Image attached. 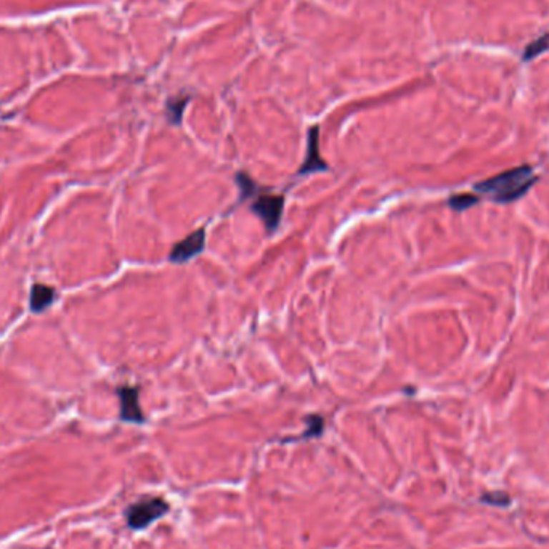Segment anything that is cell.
Segmentation results:
<instances>
[{
  "label": "cell",
  "instance_id": "cell-1",
  "mask_svg": "<svg viewBox=\"0 0 549 549\" xmlns=\"http://www.w3.org/2000/svg\"><path fill=\"white\" fill-rule=\"evenodd\" d=\"M537 180V175L533 174L530 166H520L513 171L503 172L500 175L480 182L475 185L477 192L487 194L490 199L496 202H509L519 199L522 194H525L530 187Z\"/></svg>",
  "mask_w": 549,
  "mask_h": 549
},
{
  "label": "cell",
  "instance_id": "cell-2",
  "mask_svg": "<svg viewBox=\"0 0 549 549\" xmlns=\"http://www.w3.org/2000/svg\"><path fill=\"white\" fill-rule=\"evenodd\" d=\"M169 511V505L162 498H148L139 503H134L127 508L126 519L130 528L143 530L154 520H158Z\"/></svg>",
  "mask_w": 549,
  "mask_h": 549
},
{
  "label": "cell",
  "instance_id": "cell-3",
  "mask_svg": "<svg viewBox=\"0 0 549 549\" xmlns=\"http://www.w3.org/2000/svg\"><path fill=\"white\" fill-rule=\"evenodd\" d=\"M252 212L262 220L267 232L273 233L278 230L281 217L285 211V196L281 194H259L251 204Z\"/></svg>",
  "mask_w": 549,
  "mask_h": 549
},
{
  "label": "cell",
  "instance_id": "cell-4",
  "mask_svg": "<svg viewBox=\"0 0 549 549\" xmlns=\"http://www.w3.org/2000/svg\"><path fill=\"white\" fill-rule=\"evenodd\" d=\"M204 246H206V232L204 228H199V230L189 233L187 238L179 241L177 244H174L169 259H171L174 264H185L188 260H192L193 257L198 256V254H201L202 249H204Z\"/></svg>",
  "mask_w": 549,
  "mask_h": 549
},
{
  "label": "cell",
  "instance_id": "cell-5",
  "mask_svg": "<svg viewBox=\"0 0 549 549\" xmlns=\"http://www.w3.org/2000/svg\"><path fill=\"white\" fill-rule=\"evenodd\" d=\"M117 395L121 398V420L126 422L142 424L145 422V416L140 408L139 402V389L124 385L117 389Z\"/></svg>",
  "mask_w": 549,
  "mask_h": 549
},
{
  "label": "cell",
  "instance_id": "cell-6",
  "mask_svg": "<svg viewBox=\"0 0 549 549\" xmlns=\"http://www.w3.org/2000/svg\"><path fill=\"white\" fill-rule=\"evenodd\" d=\"M320 130L318 126H313L309 130V140H307V156L304 164L299 169V175H305V174H312V172H318V171H326L328 169V164L322 159L320 156Z\"/></svg>",
  "mask_w": 549,
  "mask_h": 549
},
{
  "label": "cell",
  "instance_id": "cell-7",
  "mask_svg": "<svg viewBox=\"0 0 549 549\" xmlns=\"http://www.w3.org/2000/svg\"><path fill=\"white\" fill-rule=\"evenodd\" d=\"M55 290L47 285H34L31 290V309L32 312H44L55 300Z\"/></svg>",
  "mask_w": 549,
  "mask_h": 549
},
{
  "label": "cell",
  "instance_id": "cell-8",
  "mask_svg": "<svg viewBox=\"0 0 549 549\" xmlns=\"http://www.w3.org/2000/svg\"><path fill=\"white\" fill-rule=\"evenodd\" d=\"M237 183L239 187V198L241 201H244L247 198H254V194L260 192V188L254 183V180L249 177V175L244 172H238L237 174Z\"/></svg>",
  "mask_w": 549,
  "mask_h": 549
},
{
  "label": "cell",
  "instance_id": "cell-9",
  "mask_svg": "<svg viewBox=\"0 0 549 549\" xmlns=\"http://www.w3.org/2000/svg\"><path fill=\"white\" fill-rule=\"evenodd\" d=\"M548 45H549V36L538 39V41H535L533 44H530L525 49L524 58H527V60H532V58L537 56L538 54H543V51L548 49Z\"/></svg>",
  "mask_w": 549,
  "mask_h": 549
},
{
  "label": "cell",
  "instance_id": "cell-10",
  "mask_svg": "<svg viewBox=\"0 0 549 549\" xmlns=\"http://www.w3.org/2000/svg\"><path fill=\"white\" fill-rule=\"evenodd\" d=\"M475 202H477L475 196L461 194V196H453V198L450 199V206L456 209V211H464V209H468L469 206L475 204Z\"/></svg>",
  "mask_w": 549,
  "mask_h": 549
},
{
  "label": "cell",
  "instance_id": "cell-11",
  "mask_svg": "<svg viewBox=\"0 0 549 549\" xmlns=\"http://www.w3.org/2000/svg\"><path fill=\"white\" fill-rule=\"evenodd\" d=\"M307 422H309V430L302 435V439H307V437H317L323 432L325 422L320 416H309L307 417Z\"/></svg>",
  "mask_w": 549,
  "mask_h": 549
}]
</instances>
